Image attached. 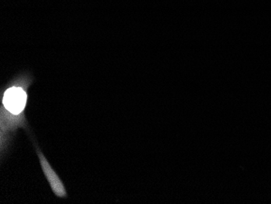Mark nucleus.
<instances>
[{"mask_svg":"<svg viewBox=\"0 0 271 204\" xmlns=\"http://www.w3.org/2000/svg\"><path fill=\"white\" fill-rule=\"evenodd\" d=\"M32 82L31 75L25 72L14 78L1 91L0 159L2 163L12 151L20 128L25 129L29 136L33 134L26 114Z\"/></svg>","mask_w":271,"mask_h":204,"instance_id":"nucleus-1","label":"nucleus"},{"mask_svg":"<svg viewBox=\"0 0 271 204\" xmlns=\"http://www.w3.org/2000/svg\"><path fill=\"white\" fill-rule=\"evenodd\" d=\"M29 137H30V139L33 142L35 151H36L37 157H38L39 163H40L43 174L47 179V181H48L49 186L51 187V190L54 193V195L57 198H68V192H67L66 187L64 186V181L61 180L60 176L58 175V173L53 169L51 163L47 160L44 154L42 152L41 149L37 145L35 137L33 136V134Z\"/></svg>","mask_w":271,"mask_h":204,"instance_id":"nucleus-2","label":"nucleus"}]
</instances>
